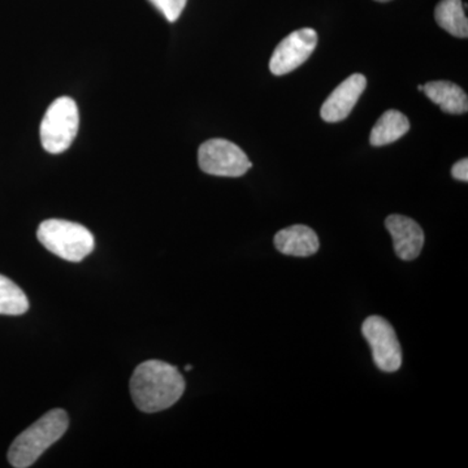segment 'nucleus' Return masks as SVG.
I'll use <instances>...</instances> for the list:
<instances>
[{"instance_id":"1","label":"nucleus","mask_w":468,"mask_h":468,"mask_svg":"<svg viewBox=\"0 0 468 468\" xmlns=\"http://www.w3.org/2000/svg\"><path fill=\"white\" fill-rule=\"evenodd\" d=\"M184 392V377L169 363L147 360L134 369L131 394L134 405L143 412L153 414L167 410L183 397Z\"/></svg>"},{"instance_id":"2","label":"nucleus","mask_w":468,"mask_h":468,"mask_svg":"<svg viewBox=\"0 0 468 468\" xmlns=\"http://www.w3.org/2000/svg\"><path fill=\"white\" fill-rule=\"evenodd\" d=\"M69 419L67 412L55 409L43 415L27 430L18 435L8 451V461L12 467L33 466L43 452L54 445L67 432Z\"/></svg>"},{"instance_id":"3","label":"nucleus","mask_w":468,"mask_h":468,"mask_svg":"<svg viewBox=\"0 0 468 468\" xmlns=\"http://www.w3.org/2000/svg\"><path fill=\"white\" fill-rule=\"evenodd\" d=\"M37 237L48 251L68 261H84L95 246L88 228L60 218L43 221Z\"/></svg>"},{"instance_id":"4","label":"nucleus","mask_w":468,"mask_h":468,"mask_svg":"<svg viewBox=\"0 0 468 468\" xmlns=\"http://www.w3.org/2000/svg\"><path fill=\"white\" fill-rule=\"evenodd\" d=\"M80 115L76 101L61 97L48 107L41 124L43 149L60 154L69 149L79 132Z\"/></svg>"},{"instance_id":"5","label":"nucleus","mask_w":468,"mask_h":468,"mask_svg":"<svg viewBox=\"0 0 468 468\" xmlns=\"http://www.w3.org/2000/svg\"><path fill=\"white\" fill-rule=\"evenodd\" d=\"M198 162L205 174L221 177H241L252 167L242 149L223 138L206 141L199 147Z\"/></svg>"},{"instance_id":"6","label":"nucleus","mask_w":468,"mask_h":468,"mask_svg":"<svg viewBox=\"0 0 468 468\" xmlns=\"http://www.w3.org/2000/svg\"><path fill=\"white\" fill-rule=\"evenodd\" d=\"M362 334L372 349L375 365L384 372H396L402 366V349L396 331L383 316H369L362 325Z\"/></svg>"},{"instance_id":"7","label":"nucleus","mask_w":468,"mask_h":468,"mask_svg":"<svg viewBox=\"0 0 468 468\" xmlns=\"http://www.w3.org/2000/svg\"><path fill=\"white\" fill-rule=\"evenodd\" d=\"M318 46V33L311 27L295 30L277 46L270 60L272 75L284 76L301 67Z\"/></svg>"},{"instance_id":"8","label":"nucleus","mask_w":468,"mask_h":468,"mask_svg":"<svg viewBox=\"0 0 468 468\" xmlns=\"http://www.w3.org/2000/svg\"><path fill=\"white\" fill-rule=\"evenodd\" d=\"M366 86H367V79L360 73L351 75L349 79L345 80L343 84L338 85L326 98L320 110L322 119L326 122H343L358 103L360 95L366 90Z\"/></svg>"},{"instance_id":"9","label":"nucleus","mask_w":468,"mask_h":468,"mask_svg":"<svg viewBox=\"0 0 468 468\" xmlns=\"http://www.w3.org/2000/svg\"><path fill=\"white\" fill-rule=\"evenodd\" d=\"M385 227L393 239L394 251L399 260H417L424 246V232L417 221L403 215H390Z\"/></svg>"},{"instance_id":"10","label":"nucleus","mask_w":468,"mask_h":468,"mask_svg":"<svg viewBox=\"0 0 468 468\" xmlns=\"http://www.w3.org/2000/svg\"><path fill=\"white\" fill-rule=\"evenodd\" d=\"M275 248L282 254L289 257L307 258L319 251L320 241L318 234L310 227L292 226L276 233Z\"/></svg>"},{"instance_id":"11","label":"nucleus","mask_w":468,"mask_h":468,"mask_svg":"<svg viewBox=\"0 0 468 468\" xmlns=\"http://www.w3.org/2000/svg\"><path fill=\"white\" fill-rule=\"evenodd\" d=\"M424 94L433 103L451 115H463L468 111V98L466 91L451 81H432L423 85Z\"/></svg>"},{"instance_id":"12","label":"nucleus","mask_w":468,"mask_h":468,"mask_svg":"<svg viewBox=\"0 0 468 468\" xmlns=\"http://www.w3.org/2000/svg\"><path fill=\"white\" fill-rule=\"evenodd\" d=\"M410 131L408 117L397 110H389L378 120L369 134V144L374 147L396 143Z\"/></svg>"},{"instance_id":"13","label":"nucleus","mask_w":468,"mask_h":468,"mask_svg":"<svg viewBox=\"0 0 468 468\" xmlns=\"http://www.w3.org/2000/svg\"><path fill=\"white\" fill-rule=\"evenodd\" d=\"M437 24L452 36L467 38L468 21L462 0H441L435 9Z\"/></svg>"},{"instance_id":"14","label":"nucleus","mask_w":468,"mask_h":468,"mask_svg":"<svg viewBox=\"0 0 468 468\" xmlns=\"http://www.w3.org/2000/svg\"><path fill=\"white\" fill-rule=\"evenodd\" d=\"M29 310V301L20 286L0 275V315H23Z\"/></svg>"},{"instance_id":"15","label":"nucleus","mask_w":468,"mask_h":468,"mask_svg":"<svg viewBox=\"0 0 468 468\" xmlns=\"http://www.w3.org/2000/svg\"><path fill=\"white\" fill-rule=\"evenodd\" d=\"M165 15L169 23H175L183 14L187 0H150Z\"/></svg>"},{"instance_id":"16","label":"nucleus","mask_w":468,"mask_h":468,"mask_svg":"<svg viewBox=\"0 0 468 468\" xmlns=\"http://www.w3.org/2000/svg\"><path fill=\"white\" fill-rule=\"evenodd\" d=\"M452 176L458 181H468V160L466 158L461 159L460 162L455 163L452 168Z\"/></svg>"},{"instance_id":"17","label":"nucleus","mask_w":468,"mask_h":468,"mask_svg":"<svg viewBox=\"0 0 468 468\" xmlns=\"http://www.w3.org/2000/svg\"><path fill=\"white\" fill-rule=\"evenodd\" d=\"M192 368H193V366H189V365H187L186 367H185V369H186V371H192Z\"/></svg>"},{"instance_id":"18","label":"nucleus","mask_w":468,"mask_h":468,"mask_svg":"<svg viewBox=\"0 0 468 468\" xmlns=\"http://www.w3.org/2000/svg\"><path fill=\"white\" fill-rule=\"evenodd\" d=\"M377 2L385 3V2H390V0H377Z\"/></svg>"}]
</instances>
